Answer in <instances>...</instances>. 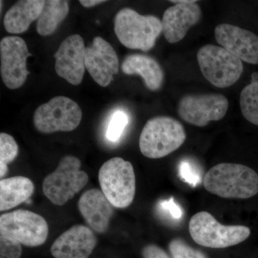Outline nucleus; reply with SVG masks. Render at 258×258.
<instances>
[{
  "label": "nucleus",
  "mask_w": 258,
  "mask_h": 258,
  "mask_svg": "<svg viewBox=\"0 0 258 258\" xmlns=\"http://www.w3.org/2000/svg\"><path fill=\"white\" fill-rule=\"evenodd\" d=\"M204 186L222 198L248 199L258 193V174L242 164L222 163L205 174Z\"/></svg>",
  "instance_id": "f257e3e1"
},
{
  "label": "nucleus",
  "mask_w": 258,
  "mask_h": 258,
  "mask_svg": "<svg viewBox=\"0 0 258 258\" xmlns=\"http://www.w3.org/2000/svg\"><path fill=\"white\" fill-rule=\"evenodd\" d=\"M114 32L127 48L147 52L155 45L162 32V25L154 15H140L131 8H123L115 15Z\"/></svg>",
  "instance_id": "f03ea898"
},
{
  "label": "nucleus",
  "mask_w": 258,
  "mask_h": 258,
  "mask_svg": "<svg viewBox=\"0 0 258 258\" xmlns=\"http://www.w3.org/2000/svg\"><path fill=\"white\" fill-rule=\"evenodd\" d=\"M186 138V132L179 120L171 117H154L142 129L139 149L146 157L161 159L179 149Z\"/></svg>",
  "instance_id": "7ed1b4c3"
},
{
  "label": "nucleus",
  "mask_w": 258,
  "mask_h": 258,
  "mask_svg": "<svg viewBox=\"0 0 258 258\" xmlns=\"http://www.w3.org/2000/svg\"><path fill=\"white\" fill-rule=\"evenodd\" d=\"M189 231L196 243L216 249L240 244L250 235V230L246 226L222 225L211 214L204 211L191 217Z\"/></svg>",
  "instance_id": "20e7f679"
},
{
  "label": "nucleus",
  "mask_w": 258,
  "mask_h": 258,
  "mask_svg": "<svg viewBox=\"0 0 258 258\" xmlns=\"http://www.w3.org/2000/svg\"><path fill=\"white\" fill-rule=\"evenodd\" d=\"M98 180L101 191L114 208H125L133 203L136 176L132 163L112 158L100 168Z\"/></svg>",
  "instance_id": "39448f33"
},
{
  "label": "nucleus",
  "mask_w": 258,
  "mask_h": 258,
  "mask_svg": "<svg viewBox=\"0 0 258 258\" xmlns=\"http://www.w3.org/2000/svg\"><path fill=\"white\" fill-rule=\"evenodd\" d=\"M81 166L79 158L66 156L55 170L44 179L42 191L53 205H64L88 184L89 177L81 170Z\"/></svg>",
  "instance_id": "423d86ee"
},
{
  "label": "nucleus",
  "mask_w": 258,
  "mask_h": 258,
  "mask_svg": "<svg viewBox=\"0 0 258 258\" xmlns=\"http://www.w3.org/2000/svg\"><path fill=\"white\" fill-rule=\"evenodd\" d=\"M197 57L204 77L217 88L230 87L243 73L242 60L223 47L205 45L199 50Z\"/></svg>",
  "instance_id": "0eeeda50"
},
{
  "label": "nucleus",
  "mask_w": 258,
  "mask_h": 258,
  "mask_svg": "<svg viewBox=\"0 0 258 258\" xmlns=\"http://www.w3.org/2000/svg\"><path fill=\"white\" fill-rule=\"evenodd\" d=\"M82 116L77 103L66 96H55L37 108L33 122L40 133L69 132L79 126Z\"/></svg>",
  "instance_id": "6e6552de"
},
{
  "label": "nucleus",
  "mask_w": 258,
  "mask_h": 258,
  "mask_svg": "<svg viewBox=\"0 0 258 258\" xmlns=\"http://www.w3.org/2000/svg\"><path fill=\"white\" fill-rule=\"evenodd\" d=\"M49 228L46 220L38 214L18 210L0 217V236L10 237L28 247L45 243Z\"/></svg>",
  "instance_id": "1a4fd4ad"
},
{
  "label": "nucleus",
  "mask_w": 258,
  "mask_h": 258,
  "mask_svg": "<svg viewBox=\"0 0 258 258\" xmlns=\"http://www.w3.org/2000/svg\"><path fill=\"white\" fill-rule=\"evenodd\" d=\"M228 107L227 98L222 94L186 95L180 99L177 111L180 118L186 123L203 127L210 121L222 119Z\"/></svg>",
  "instance_id": "9d476101"
},
{
  "label": "nucleus",
  "mask_w": 258,
  "mask_h": 258,
  "mask_svg": "<svg viewBox=\"0 0 258 258\" xmlns=\"http://www.w3.org/2000/svg\"><path fill=\"white\" fill-rule=\"evenodd\" d=\"M32 54L26 42L21 37L8 36L0 42L2 80L7 88L14 90L22 87L30 71L27 69V60Z\"/></svg>",
  "instance_id": "9b49d317"
},
{
  "label": "nucleus",
  "mask_w": 258,
  "mask_h": 258,
  "mask_svg": "<svg viewBox=\"0 0 258 258\" xmlns=\"http://www.w3.org/2000/svg\"><path fill=\"white\" fill-rule=\"evenodd\" d=\"M84 40L79 35L66 37L54 54L55 69L60 78L74 86L82 83L86 71Z\"/></svg>",
  "instance_id": "f8f14e48"
},
{
  "label": "nucleus",
  "mask_w": 258,
  "mask_h": 258,
  "mask_svg": "<svg viewBox=\"0 0 258 258\" xmlns=\"http://www.w3.org/2000/svg\"><path fill=\"white\" fill-rule=\"evenodd\" d=\"M86 69L93 81L101 87H107L118 74L119 60L109 42L101 37L93 39L92 45L86 47Z\"/></svg>",
  "instance_id": "ddd939ff"
},
{
  "label": "nucleus",
  "mask_w": 258,
  "mask_h": 258,
  "mask_svg": "<svg viewBox=\"0 0 258 258\" xmlns=\"http://www.w3.org/2000/svg\"><path fill=\"white\" fill-rule=\"evenodd\" d=\"M175 5L166 9L161 20L162 32L169 43L174 44L184 39L194 25L202 18V10L196 0L170 1Z\"/></svg>",
  "instance_id": "4468645a"
},
{
  "label": "nucleus",
  "mask_w": 258,
  "mask_h": 258,
  "mask_svg": "<svg viewBox=\"0 0 258 258\" xmlns=\"http://www.w3.org/2000/svg\"><path fill=\"white\" fill-rule=\"evenodd\" d=\"M217 42L240 60L258 64V37L253 32L230 24H220L215 30Z\"/></svg>",
  "instance_id": "2eb2a0df"
},
{
  "label": "nucleus",
  "mask_w": 258,
  "mask_h": 258,
  "mask_svg": "<svg viewBox=\"0 0 258 258\" xmlns=\"http://www.w3.org/2000/svg\"><path fill=\"white\" fill-rule=\"evenodd\" d=\"M96 243V237L89 227L74 225L56 239L50 252L55 258H88Z\"/></svg>",
  "instance_id": "dca6fc26"
},
{
  "label": "nucleus",
  "mask_w": 258,
  "mask_h": 258,
  "mask_svg": "<svg viewBox=\"0 0 258 258\" xmlns=\"http://www.w3.org/2000/svg\"><path fill=\"white\" fill-rule=\"evenodd\" d=\"M78 207L88 225L98 233L108 230L113 214V205L98 189H88L81 195Z\"/></svg>",
  "instance_id": "f3484780"
},
{
  "label": "nucleus",
  "mask_w": 258,
  "mask_h": 258,
  "mask_svg": "<svg viewBox=\"0 0 258 258\" xmlns=\"http://www.w3.org/2000/svg\"><path fill=\"white\" fill-rule=\"evenodd\" d=\"M126 75H139L148 89L155 91L160 89L164 81V73L155 59L147 55L133 54L125 57L121 66Z\"/></svg>",
  "instance_id": "a211bd4d"
},
{
  "label": "nucleus",
  "mask_w": 258,
  "mask_h": 258,
  "mask_svg": "<svg viewBox=\"0 0 258 258\" xmlns=\"http://www.w3.org/2000/svg\"><path fill=\"white\" fill-rule=\"evenodd\" d=\"M43 0H21L7 12L3 20L5 30L11 34L26 32L38 20L45 6Z\"/></svg>",
  "instance_id": "6ab92c4d"
},
{
  "label": "nucleus",
  "mask_w": 258,
  "mask_h": 258,
  "mask_svg": "<svg viewBox=\"0 0 258 258\" xmlns=\"http://www.w3.org/2000/svg\"><path fill=\"white\" fill-rule=\"evenodd\" d=\"M33 182L28 177L18 176L0 181V211H6L30 200L34 192Z\"/></svg>",
  "instance_id": "aec40b11"
},
{
  "label": "nucleus",
  "mask_w": 258,
  "mask_h": 258,
  "mask_svg": "<svg viewBox=\"0 0 258 258\" xmlns=\"http://www.w3.org/2000/svg\"><path fill=\"white\" fill-rule=\"evenodd\" d=\"M69 13V2L47 0L40 18L37 20V32L41 36L52 35Z\"/></svg>",
  "instance_id": "412c9836"
},
{
  "label": "nucleus",
  "mask_w": 258,
  "mask_h": 258,
  "mask_svg": "<svg viewBox=\"0 0 258 258\" xmlns=\"http://www.w3.org/2000/svg\"><path fill=\"white\" fill-rule=\"evenodd\" d=\"M240 106L244 118L258 125V81L251 82L242 90Z\"/></svg>",
  "instance_id": "4be33fe9"
},
{
  "label": "nucleus",
  "mask_w": 258,
  "mask_h": 258,
  "mask_svg": "<svg viewBox=\"0 0 258 258\" xmlns=\"http://www.w3.org/2000/svg\"><path fill=\"white\" fill-rule=\"evenodd\" d=\"M19 147L15 139L6 133L0 134V177L8 172V164L18 156Z\"/></svg>",
  "instance_id": "5701e85b"
},
{
  "label": "nucleus",
  "mask_w": 258,
  "mask_h": 258,
  "mask_svg": "<svg viewBox=\"0 0 258 258\" xmlns=\"http://www.w3.org/2000/svg\"><path fill=\"white\" fill-rule=\"evenodd\" d=\"M169 249L172 258H208L202 251L193 248L179 238L171 241Z\"/></svg>",
  "instance_id": "b1692460"
},
{
  "label": "nucleus",
  "mask_w": 258,
  "mask_h": 258,
  "mask_svg": "<svg viewBox=\"0 0 258 258\" xmlns=\"http://www.w3.org/2000/svg\"><path fill=\"white\" fill-rule=\"evenodd\" d=\"M128 117L124 112H115L110 120L107 128L106 137L108 141L115 142L118 140L123 133V131L128 123Z\"/></svg>",
  "instance_id": "393cba45"
},
{
  "label": "nucleus",
  "mask_w": 258,
  "mask_h": 258,
  "mask_svg": "<svg viewBox=\"0 0 258 258\" xmlns=\"http://www.w3.org/2000/svg\"><path fill=\"white\" fill-rule=\"evenodd\" d=\"M21 244L10 237L0 236V258H20Z\"/></svg>",
  "instance_id": "a878e982"
},
{
  "label": "nucleus",
  "mask_w": 258,
  "mask_h": 258,
  "mask_svg": "<svg viewBox=\"0 0 258 258\" xmlns=\"http://www.w3.org/2000/svg\"><path fill=\"white\" fill-rule=\"evenodd\" d=\"M179 172L181 179L191 186H196L201 181V176L189 161L184 160L180 163Z\"/></svg>",
  "instance_id": "bb28decb"
},
{
  "label": "nucleus",
  "mask_w": 258,
  "mask_h": 258,
  "mask_svg": "<svg viewBox=\"0 0 258 258\" xmlns=\"http://www.w3.org/2000/svg\"><path fill=\"white\" fill-rule=\"evenodd\" d=\"M161 206L164 211L169 214L175 220H179V219L182 217V210H181L177 204L174 203L173 198L169 199L168 200H164V201L161 203Z\"/></svg>",
  "instance_id": "cd10ccee"
},
{
  "label": "nucleus",
  "mask_w": 258,
  "mask_h": 258,
  "mask_svg": "<svg viewBox=\"0 0 258 258\" xmlns=\"http://www.w3.org/2000/svg\"><path fill=\"white\" fill-rule=\"evenodd\" d=\"M143 258H170L164 249L156 244H149L142 249Z\"/></svg>",
  "instance_id": "c85d7f7f"
},
{
  "label": "nucleus",
  "mask_w": 258,
  "mask_h": 258,
  "mask_svg": "<svg viewBox=\"0 0 258 258\" xmlns=\"http://www.w3.org/2000/svg\"><path fill=\"white\" fill-rule=\"evenodd\" d=\"M106 2L105 0H81V1H79V3L84 8H93V7L96 6V5L105 3Z\"/></svg>",
  "instance_id": "c756f323"
},
{
  "label": "nucleus",
  "mask_w": 258,
  "mask_h": 258,
  "mask_svg": "<svg viewBox=\"0 0 258 258\" xmlns=\"http://www.w3.org/2000/svg\"><path fill=\"white\" fill-rule=\"evenodd\" d=\"M254 81H258L257 73H254L252 74V82H254Z\"/></svg>",
  "instance_id": "7c9ffc66"
}]
</instances>
